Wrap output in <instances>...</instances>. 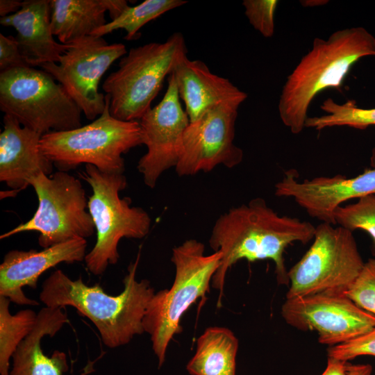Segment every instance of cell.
I'll return each mask as SVG.
<instances>
[{
	"label": "cell",
	"mask_w": 375,
	"mask_h": 375,
	"mask_svg": "<svg viewBox=\"0 0 375 375\" xmlns=\"http://www.w3.org/2000/svg\"><path fill=\"white\" fill-rule=\"evenodd\" d=\"M370 161L372 168L352 178L337 174L298 181L295 169L287 170L275 185V195L292 198L310 217L335 225L333 213L343 203L375 194V147Z\"/></svg>",
	"instance_id": "cell-15"
},
{
	"label": "cell",
	"mask_w": 375,
	"mask_h": 375,
	"mask_svg": "<svg viewBox=\"0 0 375 375\" xmlns=\"http://www.w3.org/2000/svg\"><path fill=\"white\" fill-rule=\"evenodd\" d=\"M345 294L358 307L375 316V258H369Z\"/></svg>",
	"instance_id": "cell-27"
},
{
	"label": "cell",
	"mask_w": 375,
	"mask_h": 375,
	"mask_svg": "<svg viewBox=\"0 0 375 375\" xmlns=\"http://www.w3.org/2000/svg\"><path fill=\"white\" fill-rule=\"evenodd\" d=\"M187 3L182 0H146L135 6H128L118 18L106 23L90 35L103 37L124 29L126 32L124 39L131 40L137 38L139 30L147 23Z\"/></svg>",
	"instance_id": "cell-24"
},
{
	"label": "cell",
	"mask_w": 375,
	"mask_h": 375,
	"mask_svg": "<svg viewBox=\"0 0 375 375\" xmlns=\"http://www.w3.org/2000/svg\"><path fill=\"white\" fill-rule=\"evenodd\" d=\"M370 365H353L349 361L328 357L326 367L321 375H371Z\"/></svg>",
	"instance_id": "cell-31"
},
{
	"label": "cell",
	"mask_w": 375,
	"mask_h": 375,
	"mask_svg": "<svg viewBox=\"0 0 375 375\" xmlns=\"http://www.w3.org/2000/svg\"><path fill=\"white\" fill-rule=\"evenodd\" d=\"M139 259L140 253L130 263L118 295L105 292L99 284L87 285L81 276L72 280L57 269L44 281L40 299L47 307L75 308L94 324L106 347L127 344L135 335L144 333V316L155 294L148 280H136Z\"/></svg>",
	"instance_id": "cell-2"
},
{
	"label": "cell",
	"mask_w": 375,
	"mask_h": 375,
	"mask_svg": "<svg viewBox=\"0 0 375 375\" xmlns=\"http://www.w3.org/2000/svg\"><path fill=\"white\" fill-rule=\"evenodd\" d=\"M105 101L103 112L90 124L42 135L40 149L59 171L88 164L104 173L124 174L122 154L142 144L140 124L115 118L109 110L107 94Z\"/></svg>",
	"instance_id": "cell-6"
},
{
	"label": "cell",
	"mask_w": 375,
	"mask_h": 375,
	"mask_svg": "<svg viewBox=\"0 0 375 375\" xmlns=\"http://www.w3.org/2000/svg\"><path fill=\"white\" fill-rule=\"evenodd\" d=\"M51 15V1L25 0L19 11L0 19L2 26L16 30L19 51L30 67L58 62L69 47L55 40Z\"/></svg>",
	"instance_id": "cell-19"
},
{
	"label": "cell",
	"mask_w": 375,
	"mask_h": 375,
	"mask_svg": "<svg viewBox=\"0 0 375 375\" xmlns=\"http://www.w3.org/2000/svg\"><path fill=\"white\" fill-rule=\"evenodd\" d=\"M315 231V226L309 222L279 215L260 197L221 215L209 239L211 249L222 255L212 281V287L219 292L217 306L222 304L226 274L240 260H272L277 282L288 285L285 249L296 242L307 244L313 240Z\"/></svg>",
	"instance_id": "cell-1"
},
{
	"label": "cell",
	"mask_w": 375,
	"mask_h": 375,
	"mask_svg": "<svg viewBox=\"0 0 375 375\" xmlns=\"http://www.w3.org/2000/svg\"><path fill=\"white\" fill-rule=\"evenodd\" d=\"M335 225L353 232L361 229L372 240V253L375 256V194L358 199L356 203L339 206L333 213Z\"/></svg>",
	"instance_id": "cell-26"
},
{
	"label": "cell",
	"mask_w": 375,
	"mask_h": 375,
	"mask_svg": "<svg viewBox=\"0 0 375 375\" xmlns=\"http://www.w3.org/2000/svg\"><path fill=\"white\" fill-rule=\"evenodd\" d=\"M276 0H244V13L254 29L262 36L271 38L274 33Z\"/></svg>",
	"instance_id": "cell-28"
},
{
	"label": "cell",
	"mask_w": 375,
	"mask_h": 375,
	"mask_svg": "<svg viewBox=\"0 0 375 375\" xmlns=\"http://www.w3.org/2000/svg\"><path fill=\"white\" fill-rule=\"evenodd\" d=\"M0 110L42 135L82 126V111L64 87L33 67L0 73Z\"/></svg>",
	"instance_id": "cell-8"
},
{
	"label": "cell",
	"mask_w": 375,
	"mask_h": 375,
	"mask_svg": "<svg viewBox=\"0 0 375 375\" xmlns=\"http://www.w3.org/2000/svg\"><path fill=\"white\" fill-rule=\"evenodd\" d=\"M52 32L62 44L90 35L106 24L104 0H51Z\"/></svg>",
	"instance_id": "cell-22"
},
{
	"label": "cell",
	"mask_w": 375,
	"mask_h": 375,
	"mask_svg": "<svg viewBox=\"0 0 375 375\" xmlns=\"http://www.w3.org/2000/svg\"><path fill=\"white\" fill-rule=\"evenodd\" d=\"M241 104L226 102L205 111L190 122L183 140V151L175 167L179 176L210 172L219 165L228 168L243 160L242 149L234 144L235 125Z\"/></svg>",
	"instance_id": "cell-13"
},
{
	"label": "cell",
	"mask_w": 375,
	"mask_h": 375,
	"mask_svg": "<svg viewBox=\"0 0 375 375\" xmlns=\"http://www.w3.org/2000/svg\"><path fill=\"white\" fill-rule=\"evenodd\" d=\"M324 223L315 226L313 241L288 271L286 299L317 294H345L365 262L353 232Z\"/></svg>",
	"instance_id": "cell-9"
},
{
	"label": "cell",
	"mask_w": 375,
	"mask_h": 375,
	"mask_svg": "<svg viewBox=\"0 0 375 375\" xmlns=\"http://www.w3.org/2000/svg\"><path fill=\"white\" fill-rule=\"evenodd\" d=\"M238 340L226 327L207 328L186 365L190 375H235Z\"/></svg>",
	"instance_id": "cell-21"
},
{
	"label": "cell",
	"mask_w": 375,
	"mask_h": 375,
	"mask_svg": "<svg viewBox=\"0 0 375 375\" xmlns=\"http://www.w3.org/2000/svg\"><path fill=\"white\" fill-rule=\"evenodd\" d=\"M30 67L23 58L15 38L0 33V70Z\"/></svg>",
	"instance_id": "cell-30"
},
{
	"label": "cell",
	"mask_w": 375,
	"mask_h": 375,
	"mask_svg": "<svg viewBox=\"0 0 375 375\" xmlns=\"http://www.w3.org/2000/svg\"><path fill=\"white\" fill-rule=\"evenodd\" d=\"M180 32L163 42H149L130 49L121 58L116 71L105 79L102 88L109 97V110L122 121H139L151 107L165 78L187 56Z\"/></svg>",
	"instance_id": "cell-5"
},
{
	"label": "cell",
	"mask_w": 375,
	"mask_h": 375,
	"mask_svg": "<svg viewBox=\"0 0 375 375\" xmlns=\"http://www.w3.org/2000/svg\"><path fill=\"white\" fill-rule=\"evenodd\" d=\"M167 82L160 102L138 121L141 142L147 151L139 160L138 169L150 188H155L164 172L176 167L183 151V135L190 124L172 74Z\"/></svg>",
	"instance_id": "cell-14"
},
{
	"label": "cell",
	"mask_w": 375,
	"mask_h": 375,
	"mask_svg": "<svg viewBox=\"0 0 375 375\" xmlns=\"http://www.w3.org/2000/svg\"><path fill=\"white\" fill-rule=\"evenodd\" d=\"M80 176L92 190L88 208L97 232L96 243L84 260L90 273L101 275L108 265L117 262L119 241L144 238L151 219L143 208L131 206L129 197L120 198L119 192L127 186L124 174L104 173L88 164Z\"/></svg>",
	"instance_id": "cell-7"
},
{
	"label": "cell",
	"mask_w": 375,
	"mask_h": 375,
	"mask_svg": "<svg viewBox=\"0 0 375 375\" xmlns=\"http://www.w3.org/2000/svg\"><path fill=\"white\" fill-rule=\"evenodd\" d=\"M104 3L111 20L118 18L128 7L124 0H104Z\"/></svg>",
	"instance_id": "cell-32"
},
{
	"label": "cell",
	"mask_w": 375,
	"mask_h": 375,
	"mask_svg": "<svg viewBox=\"0 0 375 375\" xmlns=\"http://www.w3.org/2000/svg\"><path fill=\"white\" fill-rule=\"evenodd\" d=\"M22 2L19 0H1L0 15L1 17H6L19 11L22 6Z\"/></svg>",
	"instance_id": "cell-33"
},
{
	"label": "cell",
	"mask_w": 375,
	"mask_h": 375,
	"mask_svg": "<svg viewBox=\"0 0 375 375\" xmlns=\"http://www.w3.org/2000/svg\"><path fill=\"white\" fill-rule=\"evenodd\" d=\"M329 358L349 361L362 356H375V328L353 340L328 347Z\"/></svg>",
	"instance_id": "cell-29"
},
{
	"label": "cell",
	"mask_w": 375,
	"mask_h": 375,
	"mask_svg": "<svg viewBox=\"0 0 375 375\" xmlns=\"http://www.w3.org/2000/svg\"><path fill=\"white\" fill-rule=\"evenodd\" d=\"M320 108L325 114L308 117L306 127L317 131L333 126H349L363 130L375 126V108H359L353 100L338 103L333 99L328 98L323 101Z\"/></svg>",
	"instance_id": "cell-25"
},
{
	"label": "cell",
	"mask_w": 375,
	"mask_h": 375,
	"mask_svg": "<svg viewBox=\"0 0 375 375\" xmlns=\"http://www.w3.org/2000/svg\"><path fill=\"white\" fill-rule=\"evenodd\" d=\"M87 241L74 238L38 251L11 250L0 265V297H5L17 305L38 306L28 298L23 287H38V278L49 268L61 262H81L86 256Z\"/></svg>",
	"instance_id": "cell-16"
},
{
	"label": "cell",
	"mask_w": 375,
	"mask_h": 375,
	"mask_svg": "<svg viewBox=\"0 0 375 375\" xmlns=\"http://www.w3.org/2000/svg\"><path fill=\"white\" fill-rule=\"evenodd\" d=\"M366 56H375V37L363 27L336 31L326 40L315 38L283 86L278 110L283 124L300 133L314 98L326 89H339L351 67Z\"/></svg>",
	"instance_id": "cell-3"
},
{
	"label": "cell",
	"mask_w": 375,
	"mask_h": 375,
	"mask_svg": "<svg viewBox=\"0 0 375 375\" xmlns=\"http://www.w3.org/2000/svg\"><path fill=\"white\" fill-rule=\"evenodd\" d=\"M285 322L298 330L315 331L319 342L329 347L345 343L375 328V316L345 294H317L286 299Z\"/></svg>",
	"instance_id": "cell-12"
},
{
	"label": "cell",
	"mask_w": 375,
	"mask_h": 375,
	"mask_svg": "<svg viewBox=\"0 0 375 375\" xmlns=\"http://www.w3.org/2000/svg\"><path fill=\"white\" fill-rule=\"evenodd\" d=\"M221 259L219 251L206 254L204 244L195 239L187 240L173 249L174 282L169 289L153 294L143 319V328L151 336L158 368L165 361L169 342L182 331L181 321L184 313L197 299H205L210 292Z\"/></svg>",
	"instance_id": "cell-4"
},
{
	"label": "cell",
	"mask_w": 375,
	"mask_h": 375,
	"mask_svg": "<svg viewBox=\"0 0 375 375\" xmlns=\"http://www.w3.org/2000/svg\"><path fill=\"white\" fill-rule=\"evenodd\" d=\"M10 300L0 297V375H9L10 360L19 344L33 330L37 314L31 309L12 315Z\"/></svg>",
	"instance_id": "cell-23"
},
{
	"label": "cell",
	"mask_w": 375,
	"mask_h": 375,
	"mask_svg": "<svg viewBox=\"0 0 375 375\" xmlns=\"http://www.w3.org/2000/svg\"><path fill=\"white\" fill-rule=\"evenodd\" d=\"M63 308L45 306L38 312L33 330L12 355L9 375H63L68 372L69 365L64 352L56 350L49 357L41 347L44 336H54L69 322Z\"/></svg>",
	"instance_id": "cell-20"
},
{
	"label": "cell",
	"mask_w": 375,
	"mask_h": 375,
	"mask_svg": "<svg viewBox=\"0 0 375 375\" xmlns=\"http://www.w3.org/2000/svg\"><path fill=\"white\" fill-rule=\"evenodd\" d=\"M38 199L32 218L1 235L37 231L42 248L74 238L90 237L95 231L92 218L86 210L88 200L81 181L67 172L57 171L51 176L40 173L30 181Z\"/></svg>",
	"instance_id": "cell-10"
},
{
	"label": "cell",
	"mask_w": 375,
	"mask_h": 375,
	"mask_svg": "<svg viewBox=\"0 0 375 375\" xmlns=\"http://www.w3.org/2000/svg\"><path fill=\"white\" fill-rule=\"evenodd\" d=\"M190 122L197 119L208 108L226 102L242 104L247 94L228 78L210 72L199 60L182 58L171 73Z\"/></svg>",
	"instance_id": "cell-18"
},
{
	"label": "cell",
	"mask_w": 375,
	"mask_h": 375,
	"mask_svg": "<svg viewBox=\"0 0 375 375\" xmlns=\"http://www.w3.org/2000/svg\"><path fill=\"white\" fill-rule=\"evenodd\" d=\"M126 53L122 43L108 44L103 37L88 35L69 43L58 62L40 67L64 87L87 119L94 121L106 106L105 95L98 89L100 80Z\"/></svg>",
	"instance_id": "cell-11"
},
{
	"label": "cell",
	"mask_w": 375,
	"mask_h": 375,
	"mask_svg": "<svg viewBox=\"0 0 375 375\" xmlns=\"http://www.w3.org/2000/svg\"><path fill=\"white\" fill-rule=\"evenodd\" d=\"M0 133V181L14 192L30 185L44 173L49 175L53 163L40 149L42 135L22 126L13 117L4 115Z\"/></svg>",
	"instance_id": "cell-17"
}]
</instances>
